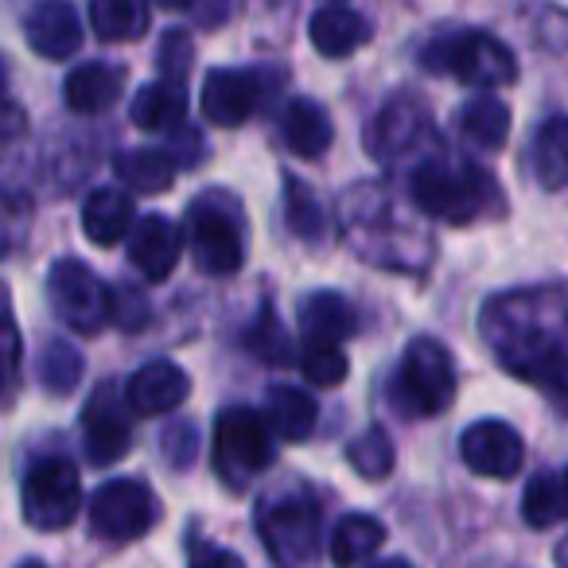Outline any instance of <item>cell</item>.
Masks as SVG:
<instances>
[{"label":"cell","mask_w":568,"mask_h":568,"mask_svg":"<svg viewBox=\"0 0 568 568\" xmlns=\"http://www.w3.org/2000/svg\"><path fill=\"white\" fill-rule=\"evenodd\" d=\"M479 332L514 378L568 405V288L537 284L490 296L479 312Z\"/></svg>","instance_id":"cell-1"},{"label":"cell","mask_w":568,"mask_h":568,"mask_svg":"<svg viewBox=\"0 0 568 568\" xmlns=\"http://www.w3.org/2000/svg\"><path fill=\"white\" fill-rule=\"evenodd\" d=\"M420 63L433 74H452V79L475 90H495L518 79L514 51L490 32H475V28L440 32L436 40H428L425 51H420Z\"/></svg>","instance_id":"cell-2"},{"label":"cell","mask_w":568,"mask_h":568,"mask_svg":"<svg viewBox=\"0 0 568 568\" xmlns=\"http://www.w3.org/2000/svg\"><path fill=\"white\" fill-rule=\"evenodd\" d=\"M490 187H495V180L483 168L467 164V160L428 156L413 172V203H417V211L444 222L479 219L487 211Z\"/></svg>","instance_id":"cell-3"},{"label":"cell","mask_w":568,"mask_h":568,"mask_svg":"<svg viewBox=\"0 0 568 568\" xmlns=\"http://www.w3.org/2000/svg\"><path fill=\"white\" fill-rule=\"evenodd\" d=\"M187 250L211 276H230L245 261V222L226 191H206L187 206Z\"/></svg>","instance_id":"cell-4"},{"label":"cell","mask_w":568,"mask_h":568,"mask_svg":"<svg viewBox=\"0 0 568 568\" xmlns=\"http://www.w3.org/2000/svg\"><path fill=\"white\" fill-rule=\"evenodd\" d=\"M214 467L230 487H250L268 464H273V433L250 405H230L214 420Z\"/></svg>","instance_id":"cell-5"},{"label":"cell","mask_w":568,"mask_h":568,"mask_svg":"<svg viewBox=\"0 0 568 568\" xmlns=\"http://www.w3.org/2000/svg\"><path fill=\"white\" fill-rule=\"evenodd\" d=\"M394 405L405 417H436L452 405L456 394V371L452 355L436 339H413L402 355L394 378Z\"/></svg>","instance_id":"cell-6"},{"label":"cell","mask_w":568,"mask_h":568,"mask_svg":"<svg viewBox=\"0 0 568 568\" xmlns=\"http://www.w3.org/2000/svg\"><path fill=\"white\" fill-rule=\"evenodd\" d=\"M320 506L308 495L273 498L257 510V534L281 568H301L320 549Z\"/></svg>","instance_id":"cell-7"},{"label":"cell","mask_w":568,"mask_h":568,"mask_svg":"<svg viewBox=\"0 0 568 568\" xmlns=\"http://www.w3.org/2000/svg\"><path fill=\"white\" fill-rule=\"evenodd\" d=\"M48 296L59 320L79 335H98L105 327V320H110V288L98 281L94 268L74 257H63L51 265Z\"/></svg>","instance_id":"cell-8"},{"label":"cell","mask_w":568,"mask_h":568,"mask_svg":"<svg viewBox=\"0 0 568 568\" xmlns=\"http://www.w3.org/2000/svg\"><path fill=\"white\" fill-rule=\"evenodd\" d=\"M82 506V483L71 459H40L32 471L24 475V518L28 526L43 529H67Z\"/></svg>","instance_id":"cell-9"},{"label":"cell","mask_w":568,"mask_h":568,"mask_svg":"<svg viewBox=\"0 0 568 568\" xmlns=\"http://www.w3.org/2000/svg\"><path fill=\"white\" fill-rule=\"evenodd\" d=\"M156 521V498L141 479H113L90 498V526L105 541H133Z\"/></svg>","instance_id":"cell-10"},{"label":"cell","mask_w":568,"mask_h":568,"mask_svg":"<svg viewBox=\"0 0 568 568\" xmlns=\"http://www.w3.org/2000/svg\"><path fill=\"white\" fill-rule=\"evenodd\" d=\"M425 141H433V113L425 102H417L413 94H397L394 102H386L374 113L371 129H366V149L374 160H402L413 149H420Z\"/></svg>","instance_id":"cell-11"},{"label":"cell","mask_w":568,"mask_h":568,"mask_svg":"<svg viewBox=\"0 0 568 568\" xmlns=\"http://www.w3.org/2000/svg\"><path fill=\"white\" fill-rule=\"evenodd\" d=\"M459 456L475 475L487 479H514L526 459V444L506 420H479L464 433L459 440Z\"/></svg>","instance_id":"cell-12"},{"label":"cell","mask_w":568,"mask_h":568,"mask_svg":"<svg viewBox=\"0 0 568 568\" xmlns=\"http://www.w3.org/2000/svg\"><path fill=\"white\" fill-rule=\"evenodd\" d=\"M82 433H87V456L98 467H110L133 448V428H129V413L118 402V389L102 386L90 397L87 413H82Z\"/></svg>","instance_id":"cell-13"},{"label":"cell","mask_w":568,"mask_h":568,"mask_svg":"<svg viewBox=\"0 0 568 568\" xmlns=\"http://www.w3.org/2000/svg\"><path fill=\"white\" fill-rule=\"evenodd\" d=\"M183 234L168 214H141L129 234V261L144 281H168L172 268L180 265Z\"/></svg>","instance_id":"cell-14"},{"label":"cell","mask_w":568,"mask_h":568,"mask_svg":"<svg viewBox=\"0 0 568 568\" xmlns=\"http://www.w3.org/2000/svg\"><path fill=\"white\" fill-rule=\"evenodd\" d=\"M191 382L187 374L180 371L168 358H156V363H144L141 371L129 378L125 386V409L136 413V417H160V413H172L187 402Z\"/></svg>","instance_id":"cell-15"},{"label":"cell","mask_w":568,"mask_h":568,"mask_svg":"<svg viewBox=\"0 0 568 568\" xmlns=\"http://www.w3.org/2000/svg\"><path fill=\"white\" fill-rule=\"evenodd\" d=\"M261 82L253 71H230L219 67L203 79V118L219 129H234L257 110Z\"/></svg>","instance_id":"cell-16"},{"label":"cell","mask_w":568,"mask_h":568,"mask_svg":"<svg viewBox=\"0 0 568 568\" xmlns=\"http://www.w3.org/2000/svg\"><path fill=\"white\" fill-rule=\"evenodd\" d=\"M24 36H28V43H32L36 55L71 59L74 51L82 48V20L71 4L48 0V4H36V9L24 17Z\"/></svg>","instance_id":"cell-17"},{"label":"cell","mask_w":568,"mask_h":568,"mask_svg":"<svg viewBox=\"0 0 568 568\" xmlns=\"http://www.w3.org/2000/svg\"><path fill=\"white\" fill-rule=\"evenodd\" d=\"M308 40L324 59H347L371 40V20L347 4H324L312 12Z\"/></svg>","instance_id":"cell-18"},{"label":"cell","mask_w":568,"mask_h":568,"mask_svg":"<svg viewBox=\"0 0 568 568\" xmlns=\"http://www.w3.org/2000/svg\"><path fill=\"white\" fill-rule=\"evenodd\" d=\"M281 136L301 160H320L332 149L335 129L324 105H316L312 98H293L281 113Z\"/></svg>","instance_id":"cell-19"},{"label":"cell","mask_w":568,"mask_h":568,"mask_svg":"<svg viewBox=\"0 0 568 568\" xmlns=\"http://www.w3.org/2000/svg\"><path fill=\"white\" fill-rule=\"evenodd\" d=\"M136 226V206L125 191L118 187H98L82 203V234L94 245H118Z\"/></svg>","instance_id":"cell-20"},{"label":"cell","mask_w":568,"mask_h":568,"mask_svg":"<svg viewBox=\"0 0 568 568\" xmlns=\"http://www.w3.org/2000/svg\"><path fill=\"white\" fill-rule=\"evenodd\" d=\"M121 87H125V71L94 59V63H82L67 74L63 94L74 113H102L121 98Z\"/></svg>","instance_id":"cell-21"},{"label":"cell","mask_w":568,"mask_h":568,"mask_svg":"<svg viewBox=\"0 0 568 568\" xmlns=\"http://www.w3.org/2000/svg\"><path fill=\"white\" fill-rule=\"evenodd\" d=\"M129 118L144 133L180 129V121L187 118V90L180 82H149V87L136 90L133 105H129Z\"/></svg>","instance_id":"cell-22"},{"label":"cell","mask_w":568,"mask_h":568,"mask_svg":"<svg viewBox=\"0 0 568 568\" xmlns=\"http://www.w3.org/2000/svg\"><path fill=\"white\" fill-rule=\"evenodd\" d=\"M301 332L308 343H332L339 347L347 335H355V308L339 293H312L301 301Z\"/></svg>","instance_id":"cell-23"},{"label":"cell","mask_w":568,"mask_h":568,"mask_svg":"<svg viewBox=\"0 0 568 568\" xmlns=\"http://www.w3.org/2000/svg\"><path fill=\"white\" fill-rule=\"evenodd\" d=\"M113 172L136 195H160V191L172 187L175 172H180V160H175L172 149H129L113 160Z\"/></svg>","instance_id":"cell-24"},{"label":"cell","mask_w":568,"mask_h":568,"mask_svg":"<svg viewBox=\"0 0 568 568\" xmlns=\"http://www.w3.org/2000/svg\"><path fill=\"white\" fill-rule=\"evenodd\" d=\"M316 402L296 386H273L265 394V425L281 440H308L316 428Z\"/></svg>","instance_id":"cell-25"},{"label":"cell","mask_w":568,"mask_h":568,"mask_svg":"<svg viewBox=\"0 0 568 568\" xmlns=\"http://www.w3.org/2000/svg\"><path fill=\"white\" fill-rule=\"evenodd\" d=\"M382 541H386V529H382L378 518H371V514H347L332 529L327 552H332L335 568H355L363 560H371L382 549Z\"/></svg>","instance_id":"cell-26"},{"label":"cell","mask_w":568,"mask_h":568,"mask_svg":"<svg viewBox=\"0 0 568 568\" xmlns=\"http://www.w3.org/2000/svg\"><path fill=\"white\" fill-rule=\"evenodd\" d=\"M529 156H534V175L545 191L568 187V118L565 113L541 121V129L534 133Z\"/></svg>","instance_id":"cell-27"},{"label":"cell","mask_w":568,"mask_h":568,"mask_svg":"<svg viewBox=\"0 0 568 568\" xmlns=\"http://www.w3.org/2000/svg\"><path fill=\"white\" fill-rule=\"evenodd\" d=\"M459 136L479 152L503 149L506 136H510V110L490 94L471 98V102L459 110Z\"/></svg>","instance_id":"cell-28"},{"label":"cell","mask_w":568,"mask_h":568,"mask_svg":"<svg viewBox=\"0 0 568 568\" xmlns=\"http://www.w3.org/2000/svg\"><path fill=\"white\" fill-rule=\"evenodd\" d=\"M152 9L141 0H94L90 4V24H94L98 40L105 43H125L141 40L149 32Z\"/></svg>","instance_id":"cell-29"},{"label":"cell","mask_w":568,"mask_h":568,"mask_svg":"<svg viewBox=\"0 0 568 568\" xmlns=\"http://www.w3.org/2000/svg\"><path fill=\"white\" fill-rule=\"evenodd\" d=\"M284 211H288V230H293L301 242H308V245L324 242V234H327L324 203H320L308 183L296 180V175L284 180Z\"/></svg>","instance_id":"cell-30"},{"label":"cell","mask_w":568,"mask_h":568,"mask_svg":"<svg viewBox=\"0 0 568 568\" xmlns=\"http://www.w3.org/2000/svg\"><path fill=\"white\" fill-rule=\"evenodd\" d=\"M565 514H568L565 483L552 479V475H534L526 495H521V518H526L534 529H549V526H557Z\"/></svg>","instance_id":"cell-31"},{"label":"cell","mask_w":568,"mask_h":568,"mask_svg":"<svg viewBox=\"0 0 568 568\" xmlns=\"http://www.w3.org/2000/svg\"><path fill=\"white\" fill-rule=\"evenodd\" d=\"M40 382L48 394L67 397L82 382V355L67 339H51L40 355Z\"/></svg>","instance_id":"cell-32"},{"label":"cell","mask_w":568,"mask_h":568,"mask_svg":"<svg viewBox=\"0 0 568 568\" xmlns=\"http://www.w3.org/2000/svg\"><path fill=\"white\" fill-rule=\"evenodd\" d=\"M347 459H351V467H355L363 479H386L389 471H394V459H397V452H394V440L386 436V428H366L363 436H358L355 444L347 448Z\"/></svg>","instance_id":"cell-33"},{"label":"cell","mask_w":568,"mask_h":568,"mask_svg":"<svg viewBox=\"0 0 568 568\" xmlns=\"http://www.w3.org/2000/svg\"><path fill=\"white\" fill-rule=\"evenodd\" d=\"M245 347H250V355H257L261 363H273V366L293 363V343H288V332H284V327L276 324V316H268V312L253 324V332L245 335Z\"/></svg>","instance_id":"cell-34"},{"label":"cell","mask_w":568,"mask_h":568,"mask_svg":"<svg viewBox=\"0 0 568 568\" xmlns=\"http://www.w3.org/2000/svg\"><path fill=\"white\" fill-rule=\"evenodd\" d=\"M301 371L316 386H339L347 378V355L339 347H332V343H304Z\"/></svg>","instance_id":"cell-35"},{"label":"cell","mask_w":568,"mask_h":568,"mask_svg":"<svg viewBox=\"0 0 568 568\" xmlns=\"http://www.w3.org/2000/svg\"><path fill=\"white\" fill-rule=\"evenodd\" d=\"M160 448H164L168 464H172L175 471H183V467H191L199 456V428L191 425V420H172V425L164 428V436H160Z\"/></svg>","instance_id":"cell-36"},{"label":"cell","mask_w":568,"mask_h":568,"mask_svg":"<svg viewBox=\"0 0 568 568\" xmlns=\"http://www.w3.org/2000/svg\"><path fill=\"white\" fill-rule=\"evenodd\" d=\"M110 320L121 332H141V327L149 324V301H144L136 288H129V284L110 288Z\"/></svg>","instance_id":"cell-37"},{"label":"cell","mask_w":568,"mask_h":568,"mask_svg":"<svg viewBox=\"0 0 568 568\" xmlns=\"http://www.w3.org/2000/svg\"><path fill=\"white\" fill-rule=\"evenodd\" d=\"M191 55H195V48H191V36L183 32V28H172V32L160 40V71H164V82H183V74H187L191 67Z\"/></svg>","instance_id":"cell-38"},{"label":"cell","mask_w":568,"mask_h":568,"mask_svg":"<svg viewBox=\"0 0 568 568\" xmlns=\"http://www.w3.org/2000/svg\"><path fill=\"white\" fill-rule=\"evenodd\" d=\"M20 358V339H17V327H12L9 308H0V394L9 386V374Z\"/></svg>","instance_id":"cell-39"},{"label":"cell","mask_w":568,"mask_h":568,"mask_svg":"<svg viewBox=\"0 0 568 568\" xmlns=\"http://www.w3.org/2000/svg\"><path fill=\"white\" fill-rule=\"evenodd\" d=\"M187 568H242V560H237L234 552L219 549V545L199 541V545H191V565Z\"/></svg>","instance_id":"cell-40"},{"label":"cell","mask_w":568,"mask_h":568,"mask_svg":"<svg viewBox=\"0 0 568 568\" xmlns=\"http://www.w3.org/2000/svg\"><path fill=\"white\" fill-rule=\"evenodd\" d=\"M24 113H20V105L12 102H0V144L4 141H17L20 133H24Z\"/></svg>","instance_id":"cell-41"},{"label":"cell","mask_w":568,"mask_h":568,"mask_svg":"<svg viewBox=\"0 0 568 568\" xmlns=\"http://www.w3.org/2000/svg\"><path fill=\"white\" fill-rule=\"evenodd\" d=\"M0 102H9V67L0 59Z\"/></svg>","instance_id":"cell-42"},{"label":"cell","mask_w":568,"mask_h":568,"mask_svg":"<svg viewBox=\"0 0 568 568\" xmlns=\"http://www.w3.org/2000/svg\"><path fill=\"white\" fill-rule=\"evenodd\" d=\"M371 568H413L409 560H378V565H371Z\"/></svg>","instance_id":"cell-43"},{"label":"cell","mask_w":568,"mask_h":568,"mask_svg":"<svg viewBox=\"0 0 568 568\" xmlns=\"http://www.w3.org/2000/svg\"><path fill=\"white\" fill-rule=\"evenodd\" d=\"M557 557H560V568H568V541L560 545V552H557Z\"/></svg>","instance_id":"cell-44"},{"label":"cell","mask_w":568,"mask_h":568,"mask_svg":"<svg viewBox=\"0 0 568 568\" xmlns=\"http://www.w3.org/2000/svg\"><path fill=\"white\" fill-rule=\"evenodd\" d=\"M565 506H568V471H565Z\"/></svg>","instance_id":"cell-45"},{"label":"cell","mask_w":568,"mask_h":568,"mask_svg":"<svg viewBox=\"0 0 568 568\" xmlns=\"http://www.w3.org/2000/svg\"><path fill=\"white\" fill-rule=\"evenodd\" d=\"M20 568H43V565H36V560H28V565H20Z\"/></svg>","instance_id":"cell-46"}]
</instances>
